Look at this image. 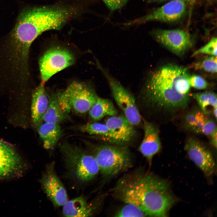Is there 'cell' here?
<instances>
[{
    "label": "cell",
    "instance_id": "obj_1",
    "mask_svg": "<svg viewBox=\"0 0 217 217\" xmlns=\"http://www.w3.org/2000/svg\"><path fill=\"white\" fill-rule=\"evenodd\" d=\"M190 74L188 68L168 64L148 75L140 96L145 106L162 122L173 119L185 111L190 101Z\"/></svg>",
    "mask_w": 217,
    "mask_h": 217
},
{
    "label": "cell",
    "instance_id": "obj_2",
    "mask_svg": "<svg viewBox=\"0 0 217 217\" xmlns=\"http://www.w3.org/2000/svg\"><path fill=\"white\" fill-rule=\"evenodd\" d=\"M111 191L116 199L135 205L146 216H167L177 201L168 181L140 168L124 175Z\"/></svg>",
    "mask_w": 217,
    "mask_h": 217
},
{
    "label": "cell",
    "instance_id": "obj_3",
    "mask_svg": "<svg viewBox=\"0 0 217 217\" xmlns=\"http://www.w3.org/2000/svg\"><path fill=\"white\" fill-rule=\"evenodd\" d=\"M78 14L77 6L67 1L26 8L20 13L8 37L14 41L31 46L44 32L60 30Z\"/></svg>",
    "mask_w": 217,
    "mask_h": 217
},
{
    "label": "cell",
    "instance_id": "obj_4",
    "mask_svg": "<svg viewBox=\"0 0 217 217\" xmlns=\"http://www.w3.org/2000/svg\"><path fill=\"white\" fill-rule=\"evenodd\" d=\"M60 151L68 175L77 183L89 182L99 172L93 156L79 147L65 142L60 146Z\"/></svg>",
    "mask_w": 217,
    "mask_h": 217
},
{
    "label": "cell",
    "instance_id": "obj_5",
    "mask_svg": "<svg viewBox=\"0 0 217 217\" xmlns=\"http://www.w3.org/2000/svg\"><path fill=\"white\" fill-rule=\"evenodd\" d=\"M93 155L104 178L109 179L125 172L133 165L127 147L118 145H103L96 147Z\"/></svg>",
    "mask_w": 217,
    "mask_h": 217
},
{
    "label": "cell",
    "instance_id": "obj_6",
    "mask_svg": "<svg viewBox=\"0 0 217 217\" xmlns=\"http://www.w3.org/2000/svg\"><path fill=\"white\" fill-rule=\"evenodd\" d=\"M97 96L92 87L74 81L64 91L59 92V102L62 110L67 115L71 109L83 114L89 111L95 102Z\"/></svg>",
    "mask_w": 217,
    "mask_h": 217
},
{
    "label": "cell",
    "instance_id": "obj_7",
    "mask_svg": "<svg viewBox=\"0 0 217 217\" xmlns=\"http://www.w3.org/2000/svg\"><path fill=\"white\" fill-rule=\"evenodd\" d=\"M98 67L106 78L112 96L124 115L134 125L139 124L141 118L134 96L106 69L101 65Z\"/></svg>",
    "mask_w": 217,
    "mask_h": 217
},
{
    "label": "cell",
    "instance_id": "obj_8",
    "mask_svg": "<svg viewBox=\"0 0 217 217\" xmlns=\"http://www.w3.org/2000/svg\"><path fill=\"white\" fill-rule=\"evenodd\" d=\"M75 61L73 54L66 49L58 47L48 50L39 61L41 83L45 84L52 76L73 64Z\"/></svg>",
    "mask_w": 217,
    "mask_h": 217
},
{
    "label": "cell",
    "instance_id": "obj_9",
    "mask_svg": "<svg viewBox=\"0 0 217 217\" xmlns=\"http://www.w3.org/2000/svg\"><path fill=\"white\" fill-rule=\"evenodd\" d=\"M150 34L157 42L178 56L183 55L193 44L190 34L181 29H157Z\"/></svg>",
    "mask_w": 217,
    "mask_h": 217
},
{
    "label": "cell",
    "instance_id": "obj_10",
    "mask_svg": "<svg viewBox=\"0 0 217 217\" xmlns=\"http://www.w3.org/2000/svg\"><path fill=\"white\" fill-rule=\"evenodd\" d=\"M187 6L184 0H171L149 14L124 25L129 26L151 21L168 23L176 22L184 16Z\"/></svg>",
    "mask_w": 217,
    "mask_h": 217
},
{
    "label": "cell",
    "instance_id": "obj_11",
    "mask_svg": "<svg viewBox=\"0 0 217 217\" xmlns=\"http://www.w3.org/2000/svg\"><path fill=\"white\" fill-rule=\"evenodd\" d=\"M189 159L209 178L216 170L215 162L212 155L208 148L201 142L194 137L187 140L184 147Z\"/></svg>",
    "mask_w": 217,
    "mask_h": 217
},
{
    "label": "cell",
    "instance_id": "obj_12",
    "mask_svg": "<svg viewBox=\"0 0 217 217\" xmlns=\"http://www.w3.org/2000/svg\"><path fill=\"white\" fill-rule=\"evenodd\" d=\"M55 163L47 164L40 180L42 188L49 199L55 206H64L68 200L65 188L57 175Z\"/></svg>",
    "mask_w": 217,
    "mask_h": 217
},
{
    "label": "cell",
    "instance_id": "obj_13",
    "mask_svg": "<svg viewBox=\"0 0 217 217\" xmlns=\"http://www.w3.org/2000/svg\"><path fill=\"white\" fill-rule=\"evenodd\" d=\"M183 126L186 130L196 134L208 136L217 128L216 122L199 108H192L183 117Z\"/></svg>",
    "mask_w": 217,
    "mask_h": 217
},
{
    "label": "cell",
    "instance_id": "obj_14",
    "mask_svg": "<svg viewBox=\"0 0 217 217\" xmlns=\"http://www.w3.org/2000/svg\"><path fill=\"white\" fill-rule=\"evenodd\" d=\"M23 166L21 159L13 148L0 140V179L20 174Z\"/></svg>",
    "mask_w": 217,
    "mask_h": 217
},
{
    "label": "cell",
    "instance_id": "obj_15",
    "mask_svg": "<svg viewBox=\"0 0 217 217\" xmlns=\"http://www.w3.org/2000/svg\"><path fill=\"white\" fill-rule=\"evenodd\" d=\"M105 124L109 131V140L116 143H127L135 135L134 125L124 115L111 116L106 120Z\"/></svg>",
    "mask_w": 217,
    "mask_h": 217
},
{
    "label": "cell",
    "instance_id": "obj_16",
    "mask_svg": "<svg viewBox=\"0 0 217 217\" xmlns=\"http://www.w3.org/2000/svg\"><path fill=\"white\" fill-rule=\"evenodd\" d=\"M143 129L144 137L138 149L150 167L153 158L161 149V142L159 131L153 123L144 120Z\"/></svg>",
    "mask_w": 217,
    "mask_h": 217
},
{
    "label": "cell",
    "instance_id": "obj_17",
    "mask_svg": "<svg viewBox=\"0 0 217 217\" xmlns=\"http://www.w3.org/2000/svg\"><path fill=\"white\" fill-rule=\"evenodd\" d=\"M98 202H89L86 198L80 196L68 200L63 206V215L66 217H89L95 214Z\"/></svg>",
    "mask_w": 217,
    "mask_h": 217
},
{
    "label": "cell",
    "instance_id": "obj_18",
    "mask_svg": "<svg viewBox=\"0 0 217 217\" xmlns=\"http://www.w3.org/2000/svg\"><path fill=\"white\" fill-rule=\"evenodd\" d=\"M49 103V97L45 90L44 84L41 83L32 94L31 118L35 125L38 127L43 122L42 118Z\"/></svg>",
    "mask_w": 217,
    "mask_h": 217
},
{
    "label": "cell",
    "instance_id": "obj_19",
    "mask_svg": "<svg viewBox=\"0 0 217 217\" xmlns=\"http://www.w3.org/2000/svg\"><path fill=\"white\" fill-rule=\"evenodd\" d=\"M39 134L46 149L53 148L60 138L62 131L59 124L43 122L38 126Z\"/></svg>",
    "mask_w": 217,
    "mask_h": 217
},
{
    "label": "cell",
    "instance_id": "obj_20",
    "mask_svg": "<svg viewBox=\"0 0 217 217\" xmlns=\"http://www.w3.org/2000/svg\"><path fill=\"white\" fill-rule=\"evenodd\" d=\"M191 96L204 113L209 116L212 115L216 120L217 98L215 93L210 91H205L192 93Z\"/></svg>",
    "mask_w": 217,
    "mask_h": 217
},
{
    "label": "cell",
    "instance_id": "obj_21",
    "mask_svg": "<svg viewBox=\"0 0 217 217\" xmlns=\"http://www.w3.org/2000/svg\"><path fill=\"white\" fill-rule=\"evenodd\" d=\"M89 112L90 117L95 121L99 120L106 116L115 115L118 113L117 109L110 100L98 96Z\"/></svg>",
    "mask_w": 217,
    "mask_h": 217
},
{
    "label": "cell",
    "instance_id": "obj_22",
    "mask_svg": "<svg viewBox=\"0 0 217 217\" xmlns=\"http://www.w3.org/2000/svg\"><path fill=\"white\" fill-rule=\"evenodd\" d=\"M48 97L49 104L43 116L42 122L59 124L65 119L67 115L59 104V92L52 94Z\"/></svg>",
    "mask_w": 217,
    "mask_h": 217
},
{
    "label": "cell",
    "instance_id": "obj_23",
    "mask_svg": "<svg viewBox=\"0 0 217 217\" xmlns=\"http://www.w3.org/2000/svg\"><path fill=\"white\" fill-rule=\"evenodd\" d=\"M77 128L81 132L100 136L109 140V131L105 124L97 122L90 123L79 125Z\"/></svg>",
    "mask_w": 217,
    "mask_h": 217
},
{
    "label": "cell",
    "instance_id": "obj_24",
    "mask_svg": "<svg viewBox=\"0 0 217 217\" xmlns=\"http://www.w3.org/2000/svg\"><path fill=\"white\" fill-rule=\"evenodd\" d=\"M192 67L195 69L205 72L216 73L217 72L216 56H210L193 63Z\"/></svg>",
    "mask_w": 217,
    "mask_h": 217
},
{
    "label": "cell",
    "instance_id": "obj_25",
    "mask_svg": "<svg viewBox=\"0 0 217 217\" xmlns=\"http://www.w3.org/2000/svg\"><path fill=\"white\" fill-rule=\"evenodd\" d=\"M119 209L114 214L116 217H146L144 214L135 205L130 203Z\"/></svg>",
    "mask_w": 217,
    "mask_h": 217
},
{
    "label": "cell",
    "instance_id": "obj_26",
    "mask_svg": "<svg viewBox=\"0 0 217 217\" xmlns=\"http://www.w3.org/2000/svg\"><path fill=\"white\" fill-rule=\"evenodd\" d=\"M217 38H212L204 46L197 50L193 52L192 56L200 54H206L210 56H217Z\"/></svg>",
    "mask_w": 217,
    "mask_h": 217
},
{
    "label": "cell",
    "instance_id": "obj_27",
    "mask_svg": "<svg viewBox=\"0 0 217 217\" xmlns=\"http://www.w3.org/2000/svg\"><path fill=\"white\" fill-rule=\"evenodd\" d=\"M189 81L191 87L197 89H204L209 85L207 81L203 77L198 75H190Z\"/></svg>",
    "mask_w": 217,
    "mask_h": 217
},
{
    "label": "cell",
    "instance_id": "obj_28",
    "mask_svg": "<svg viewBox=\"0 0 217 217\" xmlns=\"http://www.w3.org/2000/svg\"><path fill=\"white\" fill-rule=\"evenodd\" d=\"M209 137L210 143L214 147H217V128L209 136Z\"/></svg>",
    "mask_w": 217,
    "mask_h": 217
},
{
    "label": "cell",
    "instance_id": "obj_29",
    "mask_svg": "<svg viewBox=\"0 0 217 217\" xmlns=\"http://www.w3.org/2000/svg\"><path fill=\"white\" fill-rule=\"evenodd\" d=\"M189 7L190 14L197 0H184Z\"/></svg>",
    "mask_w": 217,
    "mask_h": 217
},
{
    "label": "cell",
    "instance_id": "obj_30",
    "mask_svg": "<svg viewBox=\"0 0 217 217\" xmlns=\"http://www.w3.org/2000/svg\"><path fill=\"white\" fill-rule=\"evenodd\" d=\"M150 2H159L165 1L167 0H148Z\"/></svg>",
    "mask_w": 217,
    "mask_h": 217
}]
</instances>
